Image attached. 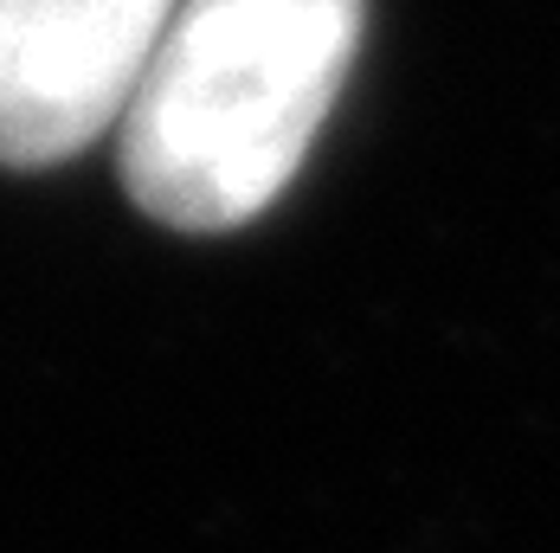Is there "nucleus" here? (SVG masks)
<instances>
[{"instance_id": "1", "label": "nucleus", "mask_w": 560, "mask_h": 553, "mask_svg": "<svg viewBox=\"0 0 560 553\" xmlns=\"http://www.w3.org/2000/svg\"><path fill=\"white\" fill-rule=\"evenodd\" d=\"M368 0H180L122 110V180L180 232L258 220L303 167Z\"/></svg>"}, {"instance_id": "2", "label": "nucleus", "mask_w": 560, "mask_h": 553, "mask_svg": "<svg viewBox=\"0 0 560 553\" xmlns=\"http://www.w3.org/2000/svg\"><path fill=\"white\" fill-rule=\"evenodd\" d=\"M180 0H0V167H52L122 122Z\"/></svg>"}]
</instances>
